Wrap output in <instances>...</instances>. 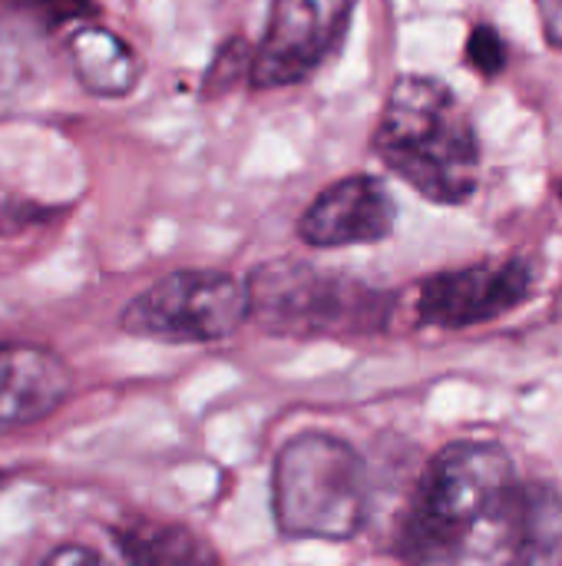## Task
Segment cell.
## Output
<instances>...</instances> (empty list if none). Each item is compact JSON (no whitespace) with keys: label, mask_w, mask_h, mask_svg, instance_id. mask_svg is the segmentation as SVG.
Segmentation results:
<instances>
[{"label":"cell","mask_w":562,"mask_h":566,"mask_svg":"<svg viewBox=\"0 0 562 566\" xmlns=\"http://www.w3.org/2000/svg\"><path fill=\"white\" fill-rule=\"evenodd\" d=\"M540 10V23L547 33V43L562 50V0H533Z\"/></svg>","instance_id":"e0dca14e"},{"label":"cell","mask_w":562,"mask_h":566,"mask_svg":"<svg viewBox=\"0 0 562 566\" xmlns=\"http://www.w3.org/2000/svg\"><path fill=\"white\" fill-rule=\"evenodd\" d=\"M378 159L417 196L437 206H464L480 186V136L457 93L424 73L394 80L378 129Z\"/></svg>","instance_id":"7a4b0ae2"},{"label":"cell","mask_w":562,"mask_h":566,"mask_svg":"<svg viewBox=\"0 0 562 566\" xmlns=\"http://www.w3.org/2000/svg\"><path fill=\"white\" fill-rule=\"evenodd\" d=\"M248 322L245 279L219 269H179L142 289L119 315L126 335L162 345H212Z\"/></svg>","instance_id":"5b68a950"},{"label":"cell","mask_w":562,"mask_h":566,"mask_svg":"<svg viewBox=\"0 0 562 566\" xmlns=\"http://www.w3.org/2000/svg\"><path fill=\"white\" fill-rule=\"evenodd\" d=\"M520 474L497 441L441 448L404 511L397 554L414 564H513Z\"/></svg>","instance_id":"6da1fadb"},{"label":"cell","mask_w":562,"mask_h":566,"mask_svg":"<svg viewBox=\"0 0 562 566\" xmlns=\"http://www.w3.org/2000/svg\"><path fill=\"white\" fill-rule=\"evenodd\" d=\"M66 60H70V70L76 76V83L89 96L123 99L142 80L139 53L116 30L89 23V20H83L66 36Z\"/></svg>","instance_id":"30bf717a"},{"label":"cell","mask_w":562,"mask_h":566,"mask_svg":"<svg viewBox=\"0 0 562 566\" xmlns=\"http://www.w3.org/2000/svg\"><path fill=\"white\" fill-rule=\"evenodd\" d=\"M464 56L470 63V70H477L484 80H494L507 70V60H510V50H507V40L500 36L497 27L490 23H477L467 36V46H464Z\"/></svg>","instance_id":"5bb4252c"},{"label":"cell","mask_w":562,"mask_h":566,"mask_svg":"<svg viewBox=\"0 0 562 566\" xmlns=\"http://www.w3.org/2000/svg\"><path fill=\"white\" fill-rule=\"evenodd\" d=\"M513 564L562 566V494L553 484H523L513 521Z\"/></svg>","instance_id":"8fae6325"},{"label":"cell","mask_w":562,"mask_h":566,"mask_svg":"<svg viewBox=\"0 0 562 566\" xmlns=\"http://www.w3.org/2000/svg\"><path fill=\"white\" fill-rule=\"evenodd\" d=\"M17 10H23L33 23L43 30H60L66 23H83L99 13L93 0H13Z\"/></svg>","instance_id":"9a60e30c"},{"label":"cell","mask_w":562,"mask_h":566,"mask_svg":"<svg viewBox=\"0 0 562 566\" xmlns=\"http://www.w3.org/2000/svg\"><path fill=\"white\" fill-rule=\"evenodd\" d=\"M252 53H255V46L245 43L242 36H232L229 43H222V50L215 53V60H212V66L205 70V80H202L205 96H222L232 86H238L242 76L252 73Z\"/></svg>","instance_id":"4fadbf2b"},{"label":"cell","mask_w":562,"mask_h":566,"mask_svg":"<svg viewBox=\"0 0 562 566\" xmlns=\"http://www.w3.org/2000/svg\"><path fill=\"white\" fill-rule=\"evenodd\" d=\"M46 566H66V564H103V554L93 551V547H79V544H66V547H56L43 557Z\"/></svg>","instance_id":"2e32d148"},{"label":"cell","mask_w":562,"mask_h":566,"mask_svg":"<svg viewBox=\"0 0 562 566\" xmlns=\"http://www.w3.org/2000/svg\"><path fill=\"white\" fill-rule=\"evenodd\" d=\"M533 292V265L527 259L477 262L437 272L417 289V322L431 328H474L520 308Z\"/></svg>","instance_id":"52a82bcc"},{"label":"cell","mask_w":562,"mask_h":566,"mask_svg":"<svg viewBox=\"0 0 562 566\" xmlns=\"http://www.w3.org/2000/svg\"><path fill=\"white\" fill-rule=\"evenodd\" d=\"M73 391L66 358L43 345H0V431L30 428L56 415Z\"/></svg>","instance_id":"9c48e42d"},{"label":"cell","mask_w":562,"mask_h":566,"mask_svg":"<svg viewBox=\"0 0 562 566\" xmlns=\"http://www.w3.org/2000/svg\"><path fill=\"white\" fill-rule=\"evenodd\" d=\"M275 524L291 541L344 544L371 514V478L364 458L335 434L291 438L272 471Z\"/></svg>","instance_id":"3957f363"},{"label":"cell","mask_w":562,"mask_h":566,"mask_svg":"<svg viewBox=\"0 0 562 566\" xmlns=\"http://www.w3.org/2000/svg\"><path fill=\"white\" fill-rule=\"evenodd\" d=\"M560 202H562V186H560Z\"/></svg>","instance_id":"d6986e66"},{"label":"cell","mask_w":562,"mask_h":566,"mask_svg":"<svg viewBox=\"0 0 562 566\" xmlns=\"http://www.w3.org/2000/svg\"><path fill=\"white\" fill-rule=\"evenodd\" d=\"M116 544L129 564L142 566H192L219 564V554L189 527L179 524H152L132 521L129 527L116 531Z\"/></svg>","instance_id":"7c38bea8"},{"label":"cell","mask_w":562,"mask_h":566,"mask_svg":"<svg viewBox=\"0 0 562 566\" xmlns=\"http://www.w3.org/2000/svg\"><path fill=\"white\" fill-rule=\"evenodd\" d=\"M358 0H275L252 53L248 83L285 90L311 80L344 43Z\"/></svg>","instance_id":"8992f818"},{"label":"cell","mask_w":562,"mask_h":566,"mask_svg":"<svg viewBox=\"0 0 562 566\" xmlns=\"http://www.w3.org/2000/svg\"><path fill=\"white\" fill-rule=\"evenodd\" d=\"M245 285L248 322L262 325L268 335H364L384 328L391 318V295L301 259L265 262L245 279Z\"/></svg>","instance_id":"277c9868"},{"label":"cell","mask_w":562,"mask_h":566,"mask_svg":"<svg viewBox=\"0 0 562 566\" xmlns=\"http://www.w3.org/2000/svg\"><path fill=\"white\" fill-rule=\"evenodd\" d=\"M3 484H7V474H3V471H0V488H3Z\"/></svg>","instance_id":"ac0fdd59"},{"label":"cell","mask_w":562,"mask_h":566,"mask_svg":"<svg viewBox=\"0 0 562 566\" xmlns=\"http://www.w3.org/2000/svg\"><path fill=\"white\" fill-rule=\"evenodd\" d=\"M397 199L384 179L358 172L331 182L298 219V239L311 249L374 245L394 232Z\"/></svg>","instance_id":"ba28073f"}]
</instances>
